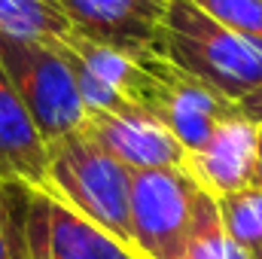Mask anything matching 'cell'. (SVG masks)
Instances as JSON below:
<instances>
[{
	"instance_id": "cell-14",
	"label": "cell",
	"mask_w": 262,
	"mask_h": 259,
	"mask_svg": "<svg viewBox=\"0 0 262 259\" xmlns=\"http://www.w3.org/2000/svg\"><path fill=\"white\" fill-rule=\"evenodd\" d=\"M25 192L0 183V259H28L25 247Z\"/></svg>"
},
{
	"instance_id": "cell-1",
	"label": "cell",
	"mask_w": 262,
	"mask_h": 259,
	"mask_svg": "<svg viewBox=\"0 0 262 259\" xmlns=\"http://www.w3.org/2000/svg\"><path fill=\"white\" fill-rule=\"evenodd\" d=\"M165 58L232 101L262 85V40L229 31L192 0H168L162 18Z\"/></svg>"
},
{
	"instance_id": "cell-6",
	"label": "cell",
	"mask_w": 262,
	"mask_h": 259,
	"mask_svg": "<svg viewBox=\"0 0 262 259\" xmlns=\"http://www.w3.org/2000/svg\"><path fill=\"white\" fill-rule=\"evenodd\" d=\"M25 247L28 259H140L43 189L25 192Z\"/></svg>"
},
{
	"instance_id": "cell-16",
	"label": "cell",
	"mask_w": 262,
	"mask_h": 259,
	"mask_svg": "<svg viewBox=\"0 0 262 259\" xmlns=\"http://www.w3.org/2000/svg\"><path fill=\"white\" fill-rule=\"evenodd\" d=\"M238 110H241V116H247L253 125H262V85L238 101Z\"/></svg>"
},
{
	"instance_id": "cell-18",
	"label": "cell",
	"mask_w": 262,
	"mask_h": 259,
	"mask_svg": "<svg viewBox=\"0 0 262 259\" xmlns=\"http://www.w3.org/2000/svg\"><path fill=\"white\" fill-rule=\"evenodd\" d=\"M253 259H262V244H259V250H256V253H253Z\"/></svg>"
},
{
	"instance_id": "cell-17",
	"label": "cell",
	"mask_w": 262,
	"mask_h": 259,
	"mask_svg": "<svg viewBox=\"0 0 262 259\" xmlns=\"http://www.w3.org/2000/svg\"><path fill=\"white\" fill-rule=\"evenodd\" d=\"M253 186L262 189V125H259V137H256V171H253Z\"/></svg>"
},
{
	"instance_id": "cell-7",
	"label": "cell",
	"mask_w": 262,
	"mask_h": 259,
	"mask_svg": "<svg viewBox=\"0 0 262 259\" xmlns=\"http://www.w3.org/2000/svg\"><path fill=\"white\" fill-rule=\"evenodd\" d=\"M165 3L168 0H58L73 34L131 58H165Z\"/></svg>"
},
{
	"instance_id": "cell-10",
	"label": "cell",
	"mask_w": 262,
	"mask_h": 259,
	"mask_svg": "<svg viewBox=\"0 0 262 259\" xmlns=\"http://www.w3.org/2000/svg\"><path fill=\"white\" fill-rule=\"evenodd\" d=\"M46 140L0 67V183L46 192Z\"/></svg>"
},
{
	"instance_id": "cell-9",
	"label": "cell",
	"mask_w": 262,
	"mask_h": 259,
	"mask_svg": "<svg viewBox=\"0 0 262 259\" xmlns=\"http://www.w3.org/2000/svg\"><path fill=\"white\" fill-rule=\"evenodd\" d=\"M256 137L259 125L235 113L213 128L204 146L186 153L183 171L198 183V189H204L213 198L250 189L256 171Z\"/></svg>"
},
{
	"instance_id": "cell-8",
	"label": "cell",
	"mask_w": 262,
	"mask_h": 259,
	"mask_svg": "<svg viewBox=\"0 0 262 259\" xmlns=\"http://www.w3.org/2000/svg\"><path fill=\"white\" fill-rule=\"evenodd\" d=\"M82 131L107 149L128 171H159V168H183V146L152 113L137 104H125L119 110L89 113Z\"/></svg>"
},
{
	"instance_id": "cell-2",
	"label": "cell",
	"mask_w": 262,
	"mask_h": 259,
	"mask_svg": "<svg viewBox=\"0 0 262 259\" xmlns=\"http://www.w3.org/2000/svg\"><path fill=\"white\" fill-rule=\"evenodd\" d=\"M46 162V192L61 204L110 232L131 250V171L119 165L107 149H101L85 131H73L49 146Z\"/></svg>"
},
{
	"instance_id": "cell-15",
	"label": "cell",
	"mask_w": 262,
	"mask_h": 259,
	"mask_svg": "<svg viewBox=\"0 0 262 259\" xmlns=\"http://www.w3.org/2000/svg\"><path fill=\"white\" fill-rule=\"evenodd\" d=\"M213 21L235 34L262 40V0H192Z\"/></svg>"
},
{
	"instance_id": "cell-13",
	"label": "cell",
	"mask_w": 262,
	"mask_h": 259,
	"mask_svg": "<svg viewBox=\"0 0 262 259\" xmlns=\"http://www.w3.org/2000/svg\"><path fill=\"white\" fill-rule=\"evenodd\" d=\"M216 210H220V220H223L229 238L235 244H241L244 250H250V256H253L262 244V189L250 186L241 192L223 195V198H216Z\"/></svg>"
},
{
	"instance_id": "cell-3",
	"label": "cell",
	"mask_w": 262,
	"mask_h": 259,
	"mask_svg": "<svg viewBox=\"0 0 262 259\" xmlns=\"http://www.w3.org/2000/svg\"><path fill=\"white\" fill-rule=\"evenodd\" d=\"M0 67L28 107L46 146L82 128L85 107L61 43L0 37Z\"/></svg>"
},
{
	"instance_id": "cell-11",
	"label": "cell",
	"mask_w": 262,
	"mask_h": 259,
	"mask_svg": "<svg viewBox=\"0 0 262 259\" xmlns=\"http://www.w3.org/2000/svg\"><path fill=\"white\" fill-rule=\"evenodd\" d=\"M70 34L58 0H0V37L61 43Z\"/></svg>"
},
{
	"instance_id": "cell-5",
	"label": "cell",
	"mask_w": 262,
	"mask_h": 259,
	"mask_svg": "<svg viewBox=\"0 0 262 259\" xmlns=\"http://www.w3.org/2000/svg\"><path fill=\"white\" fill-rule=\"evenodd\" d=\"M140 64L146 70V79H143L137 107L152 113L171 131L174 140L183 146V153H195L223 119L241 113L238 101L189 76L186 70L174 67L162 55L140 58Z\"/></svg>"
},
{
	"instance_id": "cell-4",
	"label": "cell",
	"mask_w": 262,
	"mask_h": 259,
	"mask_svg": "<svg viewBox=\"0 0 262 259\" xmlns=\"http://www.w3.org/2000/svg\"><path fill=\"white\" fill-rule=\"evenodd\" d=\"M198 195V183L183 168L131 171V250L140 259H183Z\"/></svg>"
},
{
	"instance_id": "cell-12",
	"label": "cell",
	"mask_w": 262,
	"mask_h": 259,
	"mask_svg": "<svg viewBox=\"0 0 262 259\" xmlns=\"http://www.w3.org/2000/svg\"><path fill=\"white\" fill-rule=\"evenodd\" d=\"M183 259H253L250 250H244L241 244H235L220 220L216 210V198L201 189L195 204V226H192V238L186 244Z\"/></svg>"
}]
</instances>
